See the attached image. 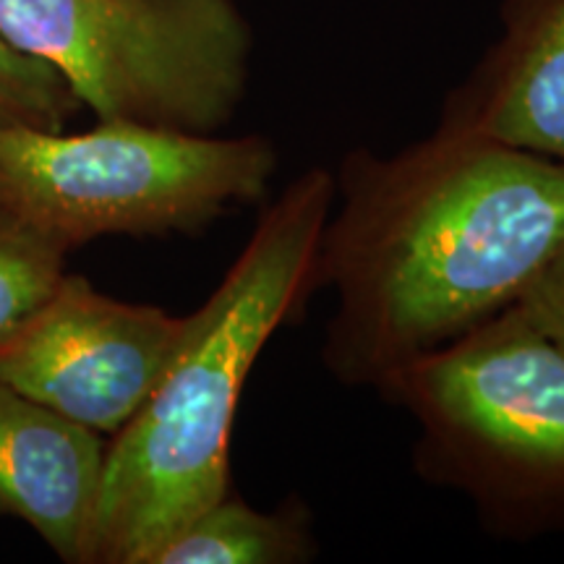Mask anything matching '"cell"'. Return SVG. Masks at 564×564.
Here are the masks:
<instances>
[{
	"instance_id": "cell-8",
	"label": "cell",
	"mask_w": 564,
	"mask_h": 564,
	"mask_svg": "<svg viewBox=\"0 0 564 564\" xmlns=\"http://www.w3.org/2000/svg\"><path fill=\"white\" fill-rule=\"evenodd\" d=\"M440 121L564 165V0H502V32Z\"/></svg>"
},
{
	"instance_id": "cell-11",
	"label": "cell",
	"mask_w": 564,
	"mask_h": 564,
	"mask_svg": "<svg viewBox=\"0 0 564 564\" xmlns=\"http://www.w3.org/2000/svg\"><path fill=\"white\" fill-rule=\"evenodd\" d=\"M82 102L51 63L17 51L0 34V126L63 131Z\"/></svg>"
},
{
	"instance_id": "cell-12",
	"label": "cell",
	"mask_w": 564,
	"mask_h": 564,
	"mask_svg": "<svg viewBox=\"0 0 564 564\" xmlns=\"http://www.w3.org/2000/svg\"><path fill=\"white\" fill-rule=\"evenodd\" d=\"M520 306L564 343V246L518 299Z\"/></svg>"
},
{
	"instance_id": "cell-3",
	"label": "cell",
	"mask_w": 564,
	"mask_h": 564,
	"mask_svg": "<svg viewBox=\"0 0 564 564\" xmlns=\"http://www.w3.org/2000/svg\"><path fill=\"white\" fill-rule=\"evenodd\" d=\"M415 423L423 481L505 535L564 525V343L518 301L377 387Z\"/></svg>"
},
{
	"instance_id": "cell-1",
	"label": "cell",
	"mask_w": 564,
	"mask_h": 564,
	"mask_svg": "<svg viewBox=\"0 0 564 564\" xmlns=\"http://www.w3.org/2000/svg\"><path fill=\"white\" fill-rule=\"evenodd\" d=\"M316 257L333 291L322 361L373 387L525 293L564 246V165L460 126L403 150H352Z\"/></svg>"
},
{
	"instance_id": "cell-10",
	"label": "cell",
	"mask_w": 564,
	"mask_h": 564,
	"mask_svg": "<svg viewBox=\"0 0 564 564\" xmlns=\"http://www.w3.org/2000/svg\"><path fill=\"white\" fill-rule=\"evenodd\" d=\"M66 249L0 209V340L19 329L58 288Z\"/></svg>"
},
{
	"instance_id": "cell-4",
	"label": "cell",
	"mask_w": 564,
	"mask_h": 564,
	"mask_svg": "<svg viewBox=\"0 0 564 564\" xmlns=\"http://www.w3.org/2000/svg\"><path fill=\"white\" fill-rule=\"evenodd\" d=\"M270 141L97 121L82 133L0 126V209L70 251L100 236L194 232L264 199Z\"/></svg>"
},
{
	"instance_id": "cell-6",
	"label": "cell",
	"mask_w": 564,
	"mask_h": 564,
	"mask_svg": "<svg viewBox=\"0 0 564 564\" xmlns=\"http://www.w3.org/2000/svg\"><path fill=\"white\" fill-rule=\"evenodd\" d=\"M188 316L126 303L63 274L51 299L0 340V382L105 436L129 423L162 379Z\"/></svg>"
},
{
	"instance_id": "cell-9",
	"label": "cell",
	"mask_w": 564,
	"mask_h": 564,
	"mask_svg": "<svg viewBox=\"0 0 564 564\" xmlns=\"http://www.w3.org/2000/svg\"><path fill=\"white\" fill-rule=\"evenodd\" d=\"M314 554L312 520L299 499L262 512L230 489L171 535L150 564H301Z\"/></svg>"
},
{
	"instance_id": "cell-7",
	"label": "cell",
	"mask_w": 564,
	"mask_h": 564,
	"mask_svg": "<svg viewBox=\"0 0 564 564\" xmlns=\"http://www.w3.org/2000/svg\"><path fill=\"white\" fill-rule=\"evenodd\" d=\"M108 440L0 382V518H17L63 562L84 564Z\"/></svg>"
},
{
	"instance_id": "cell-5",
	"label": "cell",
	"mask_w": 564,
	"mask_h": 564,
	"mask_svg": "<svg viewBox=\"0 0 564 564\" xmlns=\"http://www.w3.org/2000/svg\"><path fill=\"white\" fill-rule=\"evenodd\" d=\"M0 34L51 63L97 121L215 133L246 95L236 0H0Z\"/></svg>"
},
{
	"instance_id": "cell-2",
	"label": "cell",
	"mask_w": 564,
	"mask_h": 564,
	"mask_svg": "<svg viewBox=\"0 0 564 564\" xmlns=\"http://www.w3.org/2000/svg\"><path fill=\"white\" fill-rule=\"evenodd\" d=\"M335 181L308 167L282 188L137 415L110 436L84 564H150L228 494L230 436L246 379L282 324L316 293Z\"/></svg>"
}]
</instances>
